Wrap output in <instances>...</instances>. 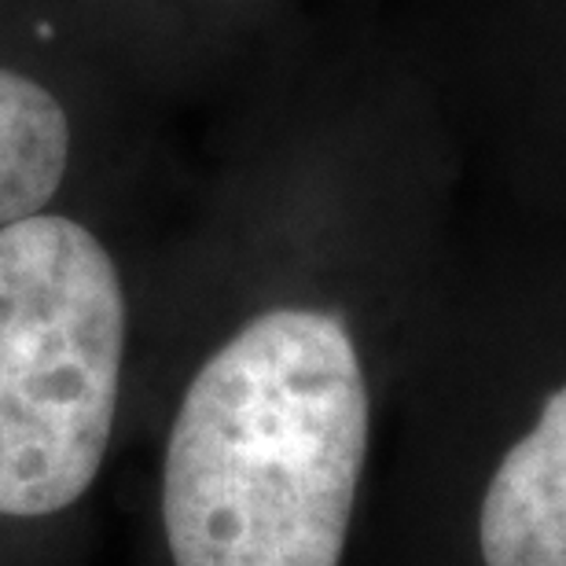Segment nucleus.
<instances>
[{
  "label": "nucleus",
  "instance_id": "1",
  "mask_svg": "<svg viewBox=\"0 0 566 566\" xmlns=\"http://www.w3.org/2000/svg\"><path fill=\"white\" fill-rule=\"evenodd\" d=\"M371 382L343 316L273 305L191 371L158 441L166 566H343Z\"/></svg>",
  "mask_w": 566,
  "mask_h": 566
},
{
  "label": "nucleus",
  "instance_id": "2",
  "mask_svg": "<svg viewBox=\"0 0 566 566\" xmlns=\"http://www.w3.org/2000/svg\"><path fill=\"white\" fill-rule=\"evenodd\" d=\"M126 291L104 240L63 213L0 229V537L55 534L115 452Z\"/></svg>",
  "mask_w": 566,
  "mask_h": 566
},
{
  "label": "nucleus",
  "instance_id": "3",
  "mask_svg": "<svg viewBox=\"0 0 566 566\" xmlns=\"http://www.w3.org/2000/svg\"><path fill=\"white\" fill-rule=\"evenodd\" d=\"M479 556L482 566H566V382L490 471Z\"/></svg>",
  "mask_w": 566,
  "mask_h": 566
},
{
  "label": "nucleus",
  "instance_id": "4",
  "mask_svg": "<svg viewBox=\"0 0 566 566\" xmlns=\"http://www.w3.org/2000/svg\"><path fill=\"white\" fill-rule=\"evenodd\" d=\"M71 163V122L41 82L0 66V229L55 199Z\"/></svg>",
  "mask_w": 566,
  "mask_h": 566
}]
</instances>
